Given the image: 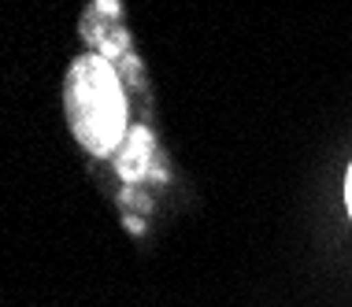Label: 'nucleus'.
Masks as SVG:
<instances>
[{"mask_svg":"<svg viewBox=\"0 0 352 307\" xmlns=\"http://www.w3.org/2000/svg\"><path fill=\"white\" fill-rule=\"evenodd\" d=\"M67 126L82 148L93 156H111L126 137V93L119 71L100 52L78 56L63 82Z\"/></svg>","mask_w":352,"mask_h":307,"instance_id":"f257e3e1","label":"nucleus"},{"mask_svg":"<svg viewBox=\"0 0 352 307\" xmlns=\"http://www.w3.org/2000/svg\"><path fill=\"white\" fill-rule=\"evenodd\" d=\"M148 152H152V133L148 130H134L130 133V141L122 145V174L126 178H141L145 174V163H148Z\"/></svg>","mask_w":352,"mask_h":307,"instance_id":"f03ea898","label":"nucleus"},{"mask_svg":"<svg viewBox=\"0 0 352 307\" xmlns=\"http://www.w3.org/2000/svg\"><path fill=\"white\" fill-rule=\"evenodd\" d=\"M345 196H349V215H352V167H349V181H345Z\"/></svg>","mask_w":352,"mask_h":307,"instance_id":"7ed1b4c3","label":"nucleus"}]
</instances>
